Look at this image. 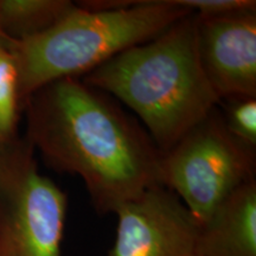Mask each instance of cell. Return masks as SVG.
I'll return each instance as SVG.
<instances>
[{
	"label": "cell",
	"mask_w": 256,
	"mask_h": 256,
	"mask_svg": "<svg viewBox=\"0 0 256 256\" xmlns=\"http://www.w3.org/2000/svg\"><path fill=\"white\" fill-rule=\"evenodd\" d=\"M26 136L51 168L78 174L98 215L162 185L158 147L112 96L63 78L24 101Z\"/></svg>",
	"instance_id": "cell-1"
},
{
	"label": "cell",
	"mask_w": 256,
	"mask_h": 256,
	"mask_svg": "<svg viewBox=\"0 0 256 256\" xmlns=\"http://www.w3.org/2000/svg\"><path fill=\"white\" fill-rule=\"evenodd\" d=\"M82 81L130 107L160 152L220 104L198 56L194 12L118 54Z\"/></svg>",
	"instance_id": "cell-2"
},
{
	"label": "cell",
	"mask_w": 256,
	"mask_h": 256,
	"mask_svg": "<svg viewBox=\"0 0 256 256\" xmlns=\"http://www.w3.org/2000/svg\"><path fill=\"white\" fill-rule=\"evenodd\" d=\"M191 0H88L37 36L6 48L18 72L22 107L51 82L84 78L192 14Z\"/></svg>",
	"instance_id": "cell-3"
},
{
	"label": "cell",
	"mask_w": 256,
	"mask_h": 256,
	"mask_svg": "<svg viewBox=\"0 0 256 256\" xmlns=\"http://www.w3.org/2000/svg\"><path fill=\"white\" fill-rule=\"evenodd\" d=\"M256 148L232 136L218 106L160 154V180L200 224L242 185L256 180Z\"/></svg>",
	"instance_id": "cell-4"
},
{
	"label": "cell",
	"mask_w": 256,
	"mask_h": 256,
	"mask_svg": "<svg viewBox=\"0 0 256 256\" xmlns=\"http://www.w3.org/2000/svg\"><path fill=\"white\" fill-rule=\"evenodd\" d=\"M66 210L26 138L0 142V256H62Z\"/></svg>",
	"instance_id": "cell-5"
},
{
	"label": "cell",
	"mask_w": 256,
	"mask_h": 256,
	"mask_svg": "<svg viewBox=\"0 0 256 256\" xmlns=\"http://www.w3.org/2000/svg\"><path fill=\"white\" fill-rule=\"evenodd\" d=\"M108 256H196L200 223L177 194L158 185L115 211Z\"/></svg>",
	"instance_id": "cell-6"
},
{
	"label": "cell",
	"mask_w": 256,
	"mask_h": 256,
	"mask_svg": "<svg viewBox=\"0 0 256 256\" xmlns=\"http://www.w3.org/2000/svg\"><path fill=\"white\" fill-rule=\"evenodd\" d=\"M197 46L220 102L256 98V8L197 14Z\"/></svg>",
	"instance_id": "cell-7"
},
{
	"label": "cell",
	"mask_w": 256,
	"mask_h": 256,
	"mask_svg": "<svg viewBox=\"0 0 256 256\" xmlns=\"http://www.w3.org/2000/svg\"><path fill=\"white\" fill-rule=\"evenodd\" d=\"M196 256H256V180L236 188L200 224Z\"/></svg>",
	"instance_id": "cell-8"
},
{
	"label": "cell",
	"mask_w": 256,
	"mask_h": 256,
	"mask_svg": "<svg viewBox=\"0 0 256 256\" xmlns=\"http://www.w3.org/2000/svg\"><path fill=\"white\" fill-rule=\"evenodd\" d=\"M75 6L69 0H0V32L10 42L37 36Z\"/></svg>",
	"instance_id": "cell-9"
},
{
	"label": "cell",
	"mask_w": 256,
	"mask_h": 256,
	"mask_svg": "<svg viewBox=\"0 0 256 256\" xmlns=\"http://www.w3.org/2000/svg\"><path fill=\"white\" fill-rule=\"evenodd\" d=\"M22 108L17 66L11 52L6 48H0V142L18 136L17 127Z\"/></svg>",
	"instance_id": "cell-10"
},
{
	"label": "cell",
	"mask_w": 256,
	"mask_h": 256,
	"mask_svg": "<svg viewBox=\"0 0 256 256\" xmlns=\"http://www.w3.org/2000/svg\"><path fill=\"white\" fill-rule=\"evenodd\" d=\"M224 102V124L232 136L256 148V98H232Z\"/></svg>",
	"instance_id": "cell-11"
},
{
	"label": "cell",
	"mask_w": 256,
	"mask_h": 256,
	"mask_svg": "<svg viewBox=\"0 0 256 256\" xmlns=\"http://www.w3.org/2000/svg\"><path fill=\"white\" fill-rule=\"evenodd\" d=\"M8 44L10 40H6V38L2 34V32H0V48H8Z\"/></svg>",
	"instance_id": "cell-12"
}]
</instances>
